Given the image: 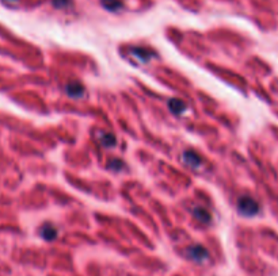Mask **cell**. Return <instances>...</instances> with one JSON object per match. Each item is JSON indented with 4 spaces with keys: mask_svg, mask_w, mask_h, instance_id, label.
Returning <instances> with one entry per match:
<instances>
[{
    "mask_svg": "<svg viewBox=\"0 0 278 276\" xmlns=\"http://www.w3.org/2000/svg\"><path fill=\"white\" fill-rule=\"evenodd\" d=\"M238 210L244 217H254L259 211V203L251 196H242L238 201Z\"/></svg>",
    "mask_w": 278,
    "mask_h": 276,
    "instance_id": "6da1fadb",
    "label": "cell"
},
{
    "mask_svg": "<svg viewBox=\"0 0 278 276\" xmlns=\"http://www.w3.org/2000/svg\"><path fill=\"white\" fill-rule=\"evenodd\" d=\"M186 254L190 260H193L196 263H204L205 260L209 257V252H208L202 245H192L186 249Z\"/></svg>",
    "mask_w": 278,
    "mask_h": 276,
    "instance_id": "7a4b0ae2",
    "label": "cell"
},
{
    "mask_svg": "<svg viewBox=\"0 0 278 276\" xmlns=\"http://www.w3.org/2000/svg\"><path fill=\"white\" fill-rule=\"evenodd\" d=\"M183 163L189 165L190 168H198L202 164V159L198 156L196 152L188 151L183 153Z\"/></svg>",
    "mask_w": 278,
    "mask_h": 276,
    "instance_id": "3957f363",
    "label": "cell"
},
{
    "mask_svg": "<svg viewBox=\"0 0 278 276\" xmlns=\"http://www.w3.org/2000/svg\"><path fill=\"white\" fill-rule=\"evenodd\" d=\"M41 237L44 238V240L46 241H53L57 238V229L53 226V225H50V223H46V225H44V226L41 227Z\"/></svg>",
    "mask_w": 278,
    "mask_h": 276,
    "instance_id": "277c9868",
    "label": "cell"
},
{
    "mask_svg": "<svg viewBox=\"0 0 278 276\" xmlns=\"http://www.w3.org/2000/svg\"><path fill=\"white\" fill-rule=\"evenodd\" d=\"M193 217L197 219L198 222L202 223V225H208L211 223L212 221V215L208 210L202 209V207H196L193 211Z\"/></svg>",
    "mask_w": 278,
    "mask_h": 276,
    "instance_id": "5b68a950",
    "label": "cell"
},
{
    "mask_svg": "<svg viewBox=\"0 0 278 276\" xmlns=\"http://www.w3.org/2000/svg\"><path fill=\"white\" fill-rule=\"evenodd\" d=\"M130 53L133 54V56H136L137 58H140L143 63H147L149 58L153 57L152 50L144 49V48H132V49H130Z\"/></svg>",
    "mask_w": 278,
    "mask_h": 276,
    "instance_id": "8992f818",
    "label": "cell"
},
{
    "mask_svg": "<svg viewBox=\"0 0 278 276\" xmlns=\"http://www.w3.org/2000/svg\"><path fill=\"white\" fill-rule=\"evenodd\" d=\"M168 108L174 114L179 115L180 112H183L186 110V104L182 100H179V99H171L170 102H168Z\"/></svg>",
    "mask_w": 278,
    "mask_h": 276,
    "instance_id": "52a82bcc",
    "label": "cell"
},
{
    "mask_svg": "<svg viewBox=\"0 0 278 276\" xmlns=\"http://www.w3.org/2000/svg\"><path fill=\"white\" fill-rule=\"evenodd\" d=\"M83 87H81L79 83H71V84L67 85V94L71 96V98H79L83 95Z\"/></svg>",
    "mask_w": 278,
    "mask_h": 276,
    "instance_id": "ba28073f",
    "label": "cell"
},
{
    "mask_svg": "<svg viewBox=\"0 0 278 276\" xmlns=\"http://www.w3.org/2000/svg\"><path fill=\"white\" fill-rule=\"evenodd\" d=\"M102 6H104L105 9L109 10V11H118V10H121L122 3L120 0H102Z\"/></svg>",
    "mask_w": 278,
    "mask_h": 276,
    "instance_id": "9c48e42d",
    "label": "cell"
},
{
    "mask_svg": "<svg viewBox=\"0 0 278 276\" xmlns=\"http://www.w3.org/2000/svg\"><path fill=\"white\" fill-rule=\"evenodd\" d=\"M99 140H101V143L104 144V147H108V148L114 147V145H116V144H117L116 137H114V134H112V133L102 134Z\"/></svg>",
    "mask_w": 278,
    "mask_h": 276,
    "instance_id": "30bf717a",
    "label": "cell"
},
{
    "mask_svg": "<svg viewBox=\"0 0 278 276\" xmlns=\"http://www.w3.org/2000/svg\"><path fill=\"white\" fill-rule=\"evenodd\" d=\"M122 167H124V163H122L121 160H118V159H113V160L109 163V168H110V170L120 171Z\"/></svg>",
    "mask_w": 278,
    "mask_h": 276,
    "instance_id": "8fae6325",
    "label": "cell"
},
{
    "mask_svg": "<svg viewBox=\"0 0 278 276\" xmlns=\"http://www.w3.org/2000/svg\"><path fill=\"white\" fill-rule=\"evenodd\" d=\"M3 2H6V3H10V5H14V3H17L18 0H3Z\"/></svg>",
    "mask_w": 278,
    "mask_h": 276,
    "instance_id": "7c38bea8",
    "label": "cell"
}]
</instances>
